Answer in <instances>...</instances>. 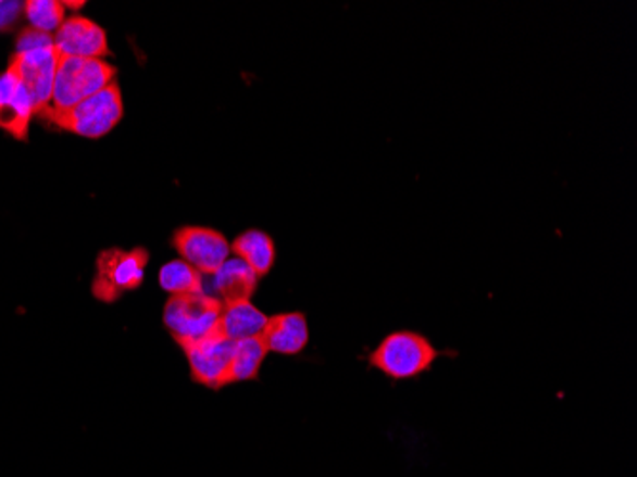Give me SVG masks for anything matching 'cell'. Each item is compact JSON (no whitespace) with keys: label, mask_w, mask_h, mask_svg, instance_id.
Here are the masks:
<instances>
[{"label":"cell","mask_w":637,"mask_h":477,"mask_svg":"<svg viewBox=\"0 0 637 477\" xmlns=\"http://www.w3.org/2000/svg\"><path fill=\"white\" fill-rule=\"evenodd\" d=\"M441 355L444 352L424 335L414 330H396L382 338L380 344L366 355V365L376 368L391 382H404L429 373Z\"/></svg>","instance_id":"1"},{"label":"cell","mask_w":637,"mask_h":477,"mask_svg":"<svg viewBox=\"0 0 637 477\" xmlns=\"http://www.w3.org/2000/svg\"><path fill=\"white\" fill-rule=\"evenodd\" d=\"M117 67L98 58H65L60 55L55 71L52 102L40 115H55L73 110L86 98L98 95L115 83Z\"/></svg>","instance_id":"2"},{"label":"cell","mask_w":637,"mask_h":477,"mask_svg":"<svg viewBox=\"0 0 637 477\" xmlns=\"http://www.w3.org/2000/svg\"><path fill=\"white\" fill-rule=\"evenodd\" d=\"M125 115V103L121 96V88L113 83L105 90L98 95L86 98L85 102L78 103L73 110L55 115H45L50 125H55L67 133L77 134L83 138H103L121 123Z\"/></svg>","instance_id":"3"},{"label":"cell","mask_w":637,"mask_h":477,"mask_svg":"<svg viewBox=\"0 0 637 477\" xmlns=\"http://www.w3.org/2000/svg\"><path fill=\"white\" fill-rule=\"evenodd\" d=\"M224 302L216 297L186 294L171 297L164 305L163 322L174 342H195L218 332Z\"/></svg>","instance_id":"4"},{"label":"cell","mask_w":637,"mask_h":477,"mask_svg":"<svg viewBox=\"0 0 637 477\" xmlns=\"http://www.w3.org/2000/svg\"><path fill=\"white\" fill-rule=\"evenodd\" d=\"M149 262V252L146 249H108L101 251L96 262V277L92 283V294L100 302L111 304L118 298L140 289L146 266Z\"/></svg>","instance_id":"5"},{"label":"cell","mask_w":637,"mask_h":477,"mask_svg":"<svg viewBox=\"0 0 637 477\" xmlns=\"http://www.w3.org/2000/svg\"><path fill=\"white\" fill-rule=\"evenodd\" d=\"M178 346L182 352L186 353L193 382L216 391L229 386V367L235 342L222 337L220 332H214L201 340L179 342Z\"/></svg>","instance_id":"6"},{"label":"cell","mask_w":637,"mask_h":477,"mask_svg":"<svg viewBox=\"0 0 637 477\" xmlns=\"http://www.w3.org/2000/svg\"><path fill=\"white\" fill-rule=\"evenodd\" d=\"M174 249L189 266H193L201 275H212L224 266L232 254V247L224 234L210 227H179L172 237Z\"/></svg>","instance_id":"7"},{"label":"cell","mask_w":637,"mask_h":477,"mask_svg":"<svg viewBox=\"0 0 637 477\" xmlns=\"http://www.w3.org/2000/svg\"><path fill=\"white\" fill-rule=\"evenodd\" d=\"M58 63H60V54L54 47L25 52V54L16 52L10 63V70L16 73L22 85L32 95L33 102L37 105V115L47 110L52 102Z\"/></svg>","instance_id":"8"},{"label":"cell","mask_w":637,"mask_h":477,"mask_svg":"<svg viewBox=\"0 0 637 477\" xmlns=\"http://www.w3.org/2000/svg\"><path fill=\"white\" fill-rule=\"evenodd\" d=\"M54 48L65 58H98L110 54L108 35L88 17H70L55 32Z\"/></svg>","instance_id":"9"},{"label":"cell","mask_w":637,"mask_h":477,"mask_svg":"<svg viewBox=\"0 0 637 477\" xmlns=\"http://www.w3.org/2000/svg\"><path fill=\"white\" fill-rule=\"evenodd\" d=\"M33 115H37V105L16 73L9 67L0 75V128L17 140H25Z\"/></svg>","instance_id":"10"},{"label":"cell","mask_w":637,"mask_h":477,"mask_svg":"<svg viewBox=\"0 0 637 477\" xmlns=\"http://www.w3.org/2000/svg\"><path fill=\"white\" fill-rule=\"evenodd\" d=\"M267 352L279 355H298L310 342V327L305 315L300 312L279 313L267 322L262 335Z\"/></svg>","instance_id":"11"},{"label":"cell","mask_w":637,"mask_h":477,"mask_svg":"<svg viewBox=\"0 0 637 477\" xmlns=\"http://www.w3.org/2000/svg\"><path fill=\"white\" fill-rule=\"evenodd\" d=\"M270 317L250 300L224 304L220 315L218 332L232 342H241L264 335Z\"/></svg>","instance_id":"12"},{"label":"cell","mask_w":637,"mask_h":477,"mask_svg":"<svg viewBox=\"0 0 637 477\" xmlns=\"http://www.w3.org/2000/svg\"><path fill=\"white\" fill-rule=\"evenodd\" d=\"M258 283L260 277L239 259H227L224 266L212 275V289L224 304L250 300L257 292Z\"/></svg>","instance_id":"13"},{"label":"cell","mask_w":637,"mask_h":477,"mask_svg":"<svg viewBox=\"0 0 637 477\" xmlns=\"http://www.w3.org/2000/svg\"><path fill=\"white\" fill-rule=\"evenodd\" d=\"M235 259L242 260L247 266L252 267V272L262 279L272 272L277 260V251L272 237L260 231V229H249L239 235L234 243L229 244Z\"/></svg>","instance_id":"14"},{"label":"cell","mask_w":637,"mask_h":477,"mask_svg":"<svg viewBox=\"0 0 637 477\" xmlns=\"http://www.w3.org/2000/svg\"><path fill=\"white\" fill-rule=\"evenodd\" d=\"M267 353L270 352L262 342V338H249V340L235 342L232 367H229V384L258 380Z\"/></svg>","instance_id":"15"},{"label":"cell","mask_w":637,"mask_h":477,"mask_svg":"<svg viewBox=\"0 0 637 477\" xmlns=\"http://www.w3.org/2000/svg\"><path fill=\"white\" fill-rule=\"evenodd\" d=\"M159 285L171 297L204 294L202 275L184 260H172L168 264H164L159 272Z\"/></svg>","instance_id":"16"},{"label":"cell","mask_w":637,"mask_h":477,"mask_svg":"<svg viewBox=\"0 0 637 477\" xmlns=\"http://www.w3.org/2000/svg\"><path fill=\"white\" fill-rule=\"evenodd\" d=\"M25 16L29 20L33 29L37 32L50 33L58 32L62 27L63 16H65V7L63 2L55 0H32L24 7Z\"/></svg>","instance_id":"17"},{"label":"cell","mask_w":637,"mask_h":477,"mask_svg":"<svg viewBox=\"0 0 637 477\" xmlns=\"http://www.w3.org/2000/svg\"><path fill=\"white\" fill-rule=\"evenodd\" d=\"M52 47H54V37L48 35V33L37 32L33 27L20 33V39H17V54Z\"/></svg>","instance_id":"18"},{"label":"cell","mask_w":637,"mask_h":477,"mask_svg":"<svg viewBox=\"0 0 637 477\" xmlns=\"http://www.w3.org/2000/svg\"><path fill=\"white\" fill-rule=\"evenodd\" d=\"M22 9V2H0V32L9 29L10 25L16 22Z\"/></svg>","instance_id":"19"}]
</instances>
